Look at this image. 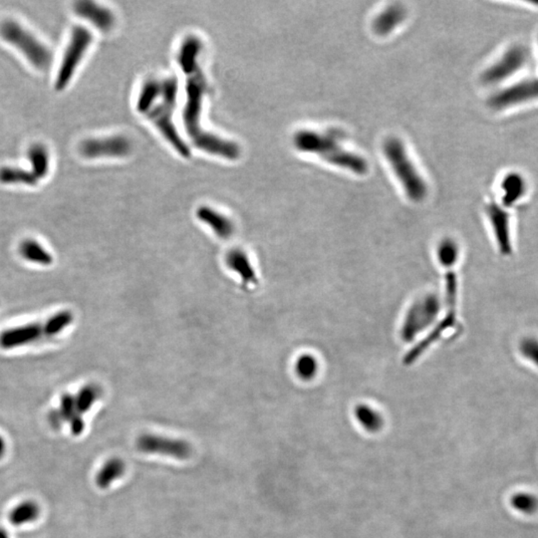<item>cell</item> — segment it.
Returning <instances> with one entry per match:
<instances>
[{
    "label": "cell",
    "mask_w": 538,
    "mask_h": 538,
    "mask_svg": "<svg viewBox=\"0 0 538 538\" xmlns=\"http://www.w3.org/2000/svg\"><path fill=\"white\" fill-rule=\"evenodd\" d=\"M5 449H6V445H5L4 438L0 435V457L4 455Z\"/></svg>",
    "instance_id": "cell-30"
},
{
    "label": "cell",
    "mask_w": 538,
    "mask_h": 538,
    "mask_svg": "<svg viewBox=\"0 0 538 538\" xmlns=\"http://www.w3.org/2000/svg\"><path fill=\"white\" fill-rule=\"evenodd\" d=\"M487 212L489 214L490 224L497 235V242H500V247L507 249L509 247V227H510V215L507 209L492 202L487 207Z\"/></svg>",
    "instance_id": "cell-16"
},
{
    "label": "cell",
    "mask_w": 538,
    "mask_h": 538,
    "mask_svg": "<svg viewBox=\"0 0 538 538\" xmlns=\"http://www.w3.org/2000/svg\"><path fill=\"white\" fill-rule=\"evenodd\" d=\"M319 371V362L312 355L305 354L296 362V373L304 380L314 379Z\"/></svg>",
    "instance_id": "cell-27"
},
{
    "label": "cell",
    "mask_w": 538,
    "mask_h": 538,
    "mask_svg": "<svg viewBox=\"0 0 538 538\" xmlns=\"http://www.w3.org/2000/svg\"><path fill=\"white\" fill-rule=\"evenodd\" d=\"M294 144L299 151L319 155L330 164L355 174L364 175L368 171V164L365 159L347 151L331 137L304 130L294 135Z\"/></svg>",
    "instance_id": "cell-3"
},
{
    "label": "cell",
    "mask_w": 538,
    "mask_h": 538,
    "mask_svg": "<svg viewBox=\"0 0 538 538\" xmlns=\"http://www.w3.org/2000/svg\"><path fill=\"white\" fill-rule=\"evenodd\" d=\"M29 157L32 165V172L40 181L49 172V152L43 145L36 144L30 148Z\"/></svg>",
    "instance_id": "cell-23"
},
{
    "label": "cell",
    "mask_w": 538,
    "mask_h": 538,
    "mask_svg": "<svg viewBox=\"0 0 538 538\" xmlns=\"http://www.w3.org/2000/svg\"><path fill=\"white\" fill-rule=\"evenodd\" d=\"M131 143L126 137L114 136L85 140L80 145L82 156L94 159L102 157H126L131 152Z\"/></svg>",
    "instance_id": "cell-11"
},
{
    "label": "cell",
    "mask_w": 538,
    "mask_h": 538,
    "mask_svg": "<svg viewBox=\"0 0 538 538\" xmlns=\"http://www.w3.org/2000/svg\"><path fill=\"white\" fill-rule=\"evenodd\" d=\"M101 396V389L96 385H86L79 390L78 394L74 396L75 407L80 416L83 417L85 413L88 412L97 400Z\"/></svg>",
    "instance_id": "cell-25"
},
{
    "label": "cell",
    "mask_w": 538,
    "mask_h": 538,
    "mask_svg": "<svg viewBox=\"0 0 538 538\" xmlns=\"http://www.w3.org/2000/svg\"><path fill=\"white\" fill-rule=\"evenodd\" d=\"M457 255H459V249L452 239H445L444 242H440L439 249H438V257L444 267H450L455 265Z\"/></svg>",
    "instance_id": "cell-28"
},
{
    "label": "cell",
    "mask_w": 538,
    "mask_h": 538,
    "mask_svg": "<svg viewBox=\"0 0 538 538\" xmlns=\"http://www.w3.org/2000/svg\"><path fill=\"white\" fill-rule=\"evenodd\" d=\"M0 538H9V534L4 529H0Z\"/></svg>",
    "instance_id": "cell-31"
},
{
    "label": "cell",
    "mask_w": 538,
    "mask_h": 538,
    "mask_svg": "<svg viewBox=\"0 0 538 538\" xmlns=\"http://www.w3.org/2000/svg\"><path fill=\"white\" fill-rule=\"evenodd\" d=\"M43 336V324L36 322L7 328L0 333V348L4 350H14L29 346Z\"/></svg>",
    "instance_id": "cell-12"
},
{
    "label": "cell",
    "mask_w": 538,
    "mask_h": 538,
    "mask_svg": "<svg viewBox=\"0 0 538 538\" xmlns=\"http://www.w3.org/2000/svg\"><path fill=\"white\" fill-rule=\"evenodd\" d=\"M202 49L201 39L191 35L182 42L177 57L187 78L186 105L182 110L185 129L197 149L224 159L237 160L240 155L239 145L206 131L201 124L202 103L207 91L206 76L199 64Z\"/></svg>",
    "instance_id": "cell-1"
},
{
    "label": "cell",
    "mask_w": 538,
    "mask_h": 538,
    "mask_svg": "<svg viewBox=\"0 0 538 538\" xmlns=\"http://www.w3.org/2000/svg\"><path fill=\"white\" fill-rule=\"evenodd\" d=\"M92 34L85 27L75 26L72 30L71 38L65 51L55 82L56 90L61 91L68 85L70 80L73 77L75 70L83 58L85 52L92 43Z\"/></svg>",
    "instance_id": "cell-8"
},
{
    "label": "cell",
    "mask_w": 538,
    "mask_h": 538,
    "mask_svg": "<svg viewBox=\"0 0 538 538\" xmlns=\"http://www.w3.org/2000/svg\"><path fill=\"white\" fill-rule=\"evenodd\" d=\"M38 177L33 172L19 169V167H4L0 170V182L4 184H21L34 186L38 182Z\"/></svg>",
    "instance_id": "cell-26"
},
{
    "label": "cell",
    "mask_w": 538,
    "mask_h": 538,
    "mask_svg": "<svg viewBox=\"0 0 538 538\" xmlns=\"http://www.w3.org/2000/svg\"><path fill=\"white\" fill-rule=\"evenodd\" d=\"M384 154L407 196L414 202L424 200L428 192L426 182L413 165L403 143L397 138H389L384 143Z\"/></svg>",
    "instance_id": "cell-4"
},
{
    "label": "cell",
    "mask_w": 538,
    "mask_h": 538,
    "mask_svg": "<svg viewBox=\"0 0 538 538\" xmlns=\"http://www.w3.org/2000/svg\"><path fill=\"white\" fill-rule=\"evenodd\" d=\"M500 201L505 209H512L527 197L529 182L522 172L510 171L504 175L500 182Z\"/></svg>",
    "instance_id": "cell-13"
},
{
    "label": "cell",
    "mask_w": 538,
    "mask_h": 538,
    "mask_svg": "<svg viewBox=\"0 0 538 538\" xmlns=\"http://www.w3.org/2000/svg\"><path fill=\"white\" fill-rule=\"evenodd\" d=\"M512 505L517 512L532 514L538 509V500L534 495L520 492L512 497Z\"/></svg>",
    "instance_id": "cell-29"
},
{
    "label": "cell",
    "mask_w": 538,
    "mask_h": 538,
    "mask_svg": "<svg viewBox=\"0 0 538 538\" xmlns=\"http://www.w3.org/2000/svg\"><path fill=\"white\" fill-rule=\"evenodd\" d=\"M137 449L146 454L164 455L177 460L189 459L192 452V445L187 440L152 434L140 435L137 440Z\"/></svg>",
    "instance_id": "cell-10"
},
{
    "label": "cell",
    "mask_w": 538,
    "mask_h": 538,
    "mask_svg": "<svg viewBox=\"0 0 538 538\" xmlns=\"http://www.w3.org/2000/svg\"><path fill=\"white\" fill-rule=\"evenodd\" d=\"M197 217L207 227H211L220 239H229L234 232V225L232 220L209 207L197 209Z\"/></svg>",
    "instance_id": "cell-15"
},
{
    "label": "cell",
    "mask_w": 538,
    "mask_h": 538,
    "mask_svg": "<svg viewBox=\"0 0 538 538\" xmlns=\"http://www.w3.org/2000/svg\"><path fill=\"white\" fill-rule=\"evenodd\" d=\"M40 509L38 505L31 500L21 502L14 507L9 514V520L15 527L30 524L38 519Z\"/></svg>",
    "instance_id": "cell-21"
},
{
    "label": "cell",
    "mask_w": 538,
    "mask_h": 538,
    "mask_svg": "<svg viewBox=\"0 0 538 538\" xmlns=\"http://www.w3.org/2000/svg\"><path fill=\"white\" fill-rule=\"evenodd\" d=\"M19 254L22 259L30 264L49 267L53 264V257L43 245L39 244L37 240L27 239L24 240L19 245Z\"/></svg>",
    "instance_id": "cell-18"
},
{
    "label": "cell",
    "mask_w": 538,
    "mask_h": 538,
    "mask_svg": "<svg viewBox=\"0 0 538 538\" xmlns=\"http://www.w3.org/2000/svg\"><path fill=\"white\" fill-rule=\"evenodd\" d=\"M125 472H126V464L124 460L119 457H113L102 465L96 475V484L100 489H108L115 480L122 477Z\"/></svg>",
    "instance_id": "cell-19"
},
{
    "label": "cell",
    "mask_w": 538,
    "mask_h": 538,
    "mask_svg": "<svg viewBox=\"0 0 538 538\" xmlns=\"http://www.w3.org/2000/svg\"><path fill=\"white\" fill-rule=\"evenodd\" d=\"M440 300L435 295H427L413 304L403 324L402 335L405 340L414 339L420 332L424 331L438 316Z\"/></svg>",
    "instance_id": "cell-9"
},
{
    "label": "cell",
    "mask_w": 538,
    "mask_h": 538,
    "mask_svg": "<svg viewBox=\"0 0 538 538\" xmlns=\"http://www.w3.org/2000/svg\"><path fill=\"white\" fill-rule=\"evenodd\" d=\"M74 321V316L69 310H62L52 315L43 323L45 337H56L67 329Z\"/></svg>",
    "instance_id": "cell-24"
},
{
    "label": "cell",
    "mask_w": 538,
    "mask_h": 538,
    "mask_svg": "<svg viewBox=\"0 0 538 538\" xmlns=\"http://www.w3.org/2000/svg\"><path fill=\"white\" fill-rule=\"evenodd\" d=\"M227 262L229 269L239 275L242 284L247 286L259 284L254 267L244 252L240 249L232 250L227 255Z\"/></svg>",
    "instance_id": "cell-17"
},
{
    "label": "cell",
    "mask_w": 538,
    "mask_h": 538,
    "mask_svg": "<svg viewBox=\"0 0 538 538\" xmlns=\"http://www.w3.org/2000/svg\"><path fill=\"white\" fill-rule=\"evenodd\" d=\"M355 417L359 424L370 433L379 432L384 425L381 415L367 405H358L355 408Z\"/></svg>",
    "instance_id": "cell-22"
},
{
    "label": "cell",
    "mask_w": 538,
    "mask_h": 538,
    "mask_svg": "<svg viewBox=\"0 0 538 538\" xmlns=\"http://www.w3.org/2000/svg\"><path fill=\"white\" fill-rule=\"evenodd\" d=\"M75 12L82 19L89 20L100 30L108 31L115 24L114 14L106 7L100 6L92 1H79L75 4Z\"/></svg>",
    "instance_id": "cell-14"
},
{
    "label": "cell",
    "mask_w": 538,
    "mask_h": 538,
    "mask_svg": "<svg viewBox=\"0 0 538 538\" xmlns=\"http://www.w3.org/2000/svg\"><path fill=\"white\" fill-rule=\"evenodd\" d=\"M179 82L175 77L149 79L143 85L137 100V110L154 123L162 136L182 157L191 155L172 121L177 107Z\"/></svg>",
    "instance_id": "cell-2"
},
{
    "label": "cell",
    "mask_w": 538,
    "mask_h": 538,
    "mask_svg": "<svg viewBox=\"0 0 538 538\" xmlns=\"http://www.w3.org/2000/svg\"><path fill=\"white\" fill-rule=\"evenodd\" d=\"M538 102V77H527L509 82L497 90L489 100L495 111H507Z\"/></svg>",
    "instance_id": "cell-7"
},
{
    "label": "cell",
    "mask_w": 538,
    "mask_h": 538,
    "mask_svg": "<svg viewBox=\"0 0 538 538\" xmlns=\"http://www.w3.org/2000/svg\"><path fill=\"white\" fill-rule=\"evenodd\" d=\"M0 35L5 41L20 50L36 68L45 70L51 65L50 50L14 20H5L0 24Z\"/></svg>",
    "instance_id": "cell-6"
},
{
    "label": "cell",
    "mask_w": 538,
    "mask_h": 538,
    "mask_svg": "<svg viewBox=\"0 0 538 538\" xmlns=\"http://www.w3.org/2000/svg\"><path fill=\"white\" fill-rule=\"evenodd\" d=\"M529 63V49L522 44H512L485 70L482 81L490 86L509 83L517 79Z\"/></svg>",
    "instance_id": "cell-5"
},
{
    "label": "cell",
    "mask_w": 538,
    "mask_h": 538,
    "mask_svg": "<svg viewBox=\"0 0 538 538\" xmlns=\"http://www.w3.org/2000/svg\"><path fill=\"white\" fill-rule=\"evenodd\" d=\"M404 16L405 10L402 7H389L375 20L374 30L378 34H388L402 21Z\"/></svg>",
    "instance_id": "cell-20"
}]
</instances>
